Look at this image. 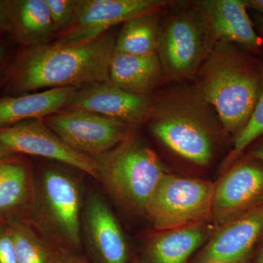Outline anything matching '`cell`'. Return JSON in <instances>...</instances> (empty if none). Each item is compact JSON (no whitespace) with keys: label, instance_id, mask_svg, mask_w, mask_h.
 I'll return each instance as SVG.
<instances>
[{"label":"cell","instance_id":"obj_13","mask_svg":"<svg viewBox=\"0 0 263 263\" xmlns=\"http://www.w3.org/2000/svg\"><path fill=\"white\" fill-rule=\"evenodd\" d=\"M263 234V202L226 223L195 263H246Z\"/></svg>","mask_w":263,"mask_h":263},{"label":"cell","instance_id":"obj_31","mask_svg":"<svg viewBox=\"0 0 263 263\" xmlns=\"http://www.w3.org/2000/svg\"><path fill=\"white\" fill-rule=\"evenodd\" d=\"M16 155L13 153L10 149H8L6 146H5L3 143H0V160L6 158V157H10V156Z\"/></svg>","mask_w":263,"mask_h":263},{"label":"cell","instance_id":"obj_11","mask_svg":"<svg viewBox=\"0 0 263 263\" xmlns=\"http://www.w3.org/2000/svg\"><path fill=\"white\" fill-rule=\"evenodd\" d=\"M82 238L89 263H129V247L122 228L95 193H90L84 201Z\"/></svg>","mask_w":263,"mask_h":263},{"label":"cell","instance_id":"obj_2","mask_svg":"<svg viewBox=\"0 0 263 263\" xmlns=\"http://www.w3.org/2000/svg\"><path fill=\"white\" fill-rule=\"evenodd\" d=\"M217 44L202 71L199 94L215 108L224 129L237 136L262 91V65L231 43Z\"/></svg>","mask_w":263,"mask_h":263},{"label":"cell","instance_id":"obj_25","mask_svg":"<svg viewBox=\"0 0 263 263\" xmlns=\"http://www.w3.org/2000/svg\"><path fill=\"white\" fill-rule=\"evenodd\" d=\"M0 263H18L9 226L0 220Z\"/></svg>","mask_w":263,"mask_h":263},{"label":"cell","instance_id":"obj_12","mask_svg":"<svg viewBox=\"0 0 263 263\" xmlns=\"http://www.w3.org/2000/svg\"><path fill=\"white\" fill-rule=\"evenodd\" d=\"M153 105L147 95L132 94L105 82L76 89L65 110L94 112L133 126L148 120Z\"/></svg>","mask_w":263,"mask_h":263},{"label":"cell","instance_id":"obj_33","mask_svg":"<svg viewBox=\"0 0 263 263\" xmlns=\"http://www.w3.org/2000/svg\"><path fill=\"white\" fill-rule=\"evenodd\" d=\"M0 37H6L4 31H3V28H2L1 24H0Z\"/></svg>","mask_w":263,"mask_h":263},{"label":"cell","instance_id":"obj_22","mask_svg":"<svg viewBox=\"0 0 263 263\" xmlns=\"http://www.w3.org/2000/svg\"><path fill=\"white\" fill-rule=\"evenodd\" d=\"M160 30L157 12L129 19L116 39V51L135 56L157 53Z\"/></svg>","mask_w":263,"mask_h":263},{"label":"cell","instance_id":"obj_29","mask_svg":"<svg viewBox=\"0 0 263 263\" xmlns=\"http://www.w3.org/2000/svg\"><path fill=\"white\" fill-rule=\"evenodd\" d=\"M252 22H253L256 30L258 31L259 34L263 37V16L256 13L254 16V21Z\"/></svg>","mask_w":263,"mask_h":263},{"label":"cell","instance_id":"obj_19","mask_svg":"<svg viewBox=\"0 0 263 263\" xmlns=\"http://www.w3.org/2000/svg\"><path fill=\"white\" fill-rule=\"evenodd\" d=\"M163 75L157 53L143 56L115 51L109 70V82L132 94L147 95Z\"/></svg>","mask_w":263,"mask_h":263},{"label":"cell","instance_id":"obj_16","mask_svg":"<svg viewBox=\"0 0 263 263\" xmlns=\"http://www.w3.org/2000/svg\"><path fill=\"white\" fill-rule=\"evenodd\" d=\"M0 24L18 47L49 43L56 37L46 0H0Z\"/></svg>","mask_w":263,"mask_h":263},{"label":"cell","instance_id":"obj_4","mask_svg":"<svg viewBox=\"0 0 263 263\" xmlns=\"http://www.w3.org/2000/svg\"><path fill=\"white\" fill-rule=\"evenodd\" d=\"M84 205L80 181L70 171L48 167L36 176L30 219L55 245L82 254Z\"/></svg>","mask_w":263,"mask_h":263},{"label":"cell","instance_id":"obj_23","mask_svg":"<svg viewBox=\"0 0 263 263\" xmlns=\"http://www.w3.org/2000/svg\"><path fill=\"white\" fill-rule=\"evenodd\" d=\"M262 80H263V65ZM263 135V82L262 91L254 107L250 119L245 128L235 137L234 148L231 157L233 160L248 147L252 142Z\"/></svg>","mask_w":263,"mask_h":263},{"label":"cell","instance_id":"obj_10","mask_svg":"<svg viewBox=\"0 0 263 263\" xmlns=\"http://www.w3.org/2000/svg\"><path fill=\"white\" fill-rule=\"evenodd\" d=\"M0 143L16 155L37 156L57 161L98 179L95 157L67 146L41 119L0 127Z\"/></svg>","mask_w":263,"mask_h":263},{"label":"cell","instance_id":"obj_5","mask_svg":"<svg viewBox=\"0 0 263 263\" xmlns=\"http://www.w3.org/2000/svg\"><path fill=\"white\" fill-rule=\"evenodd\" d=\"M193 97L176 94L154 105L148 119L150 129L175 153L194 163L205 165L213 155L209 114L202 97Z\"/></svg>","mask_w":263,"mask_h":263},{"label":"cell","instance_id":"obj_18","mask_svg":"<svg viewBox=\"0 0 263 263\" xmlns=\"http://www.w3.org/2000/svg\"><path fill=\"white\" fill-rule=\"evenodd\" d=\"M76 88H57L37 92L0 96V127L42 119L65 110Z\"/></svg>","mask_w":263,"mask_h":263},{"label":"cell","instance_id":"obj_28","mask_svg":"<svg viewBox=\"0 0 263 263\" xmlns=\"http://www.w3.org/2000/svg\"><path fill=\"white\" fill-rule=\"evenodd\" d=\"M247 9L253 10L263 16V0H243Z\"/></svg>","mask_w":263,"mask_h":263},{"label":"cell","instance_id":"obj_3","mask_svg":"<svg viewBox=\"0 0 263 263\" xmlns=\"http://www.w3.org/2000/svg\"><path fill=\"white\" fill-rule=\"evenodd\" d=\"M95 159L97 180L119 205L133 212L145 213L151 197L167 174L155 152L130 136Z\"/></svg>","mask_w":263,"mask_h":263},{"label":"cell","instance_id":"obj_32","mask_svg":"<svg viewBox=\"0 0 263 263\" xmlns=\"http://www.w3.org/2000/svg\"><path fill=\"white\" fill-rule=\"evenodd\" d=\"M256 263H263V247L261 249L260 252H259L258 255H257Z\"/></svg>","mask_w":263,"mask_h":263},{"label":"cell","instance_id":"obj_17","mask_svg":"<svg viewBox=\"0 0 263 263\" xmlns=\"http://www.w3.org/2000/svg\"><path fill=\"white\" fill-rule=\"evenodd\" d=\"M14 155L0 160V220L29 219L36 197V176L27 159Z\"/></svg>","mask_w":263,"mask_h":263},{"label":"cell","instance_id":"obj_26","mask_svg":"<svg viewBox=\"0 0 263 263\" xmlns=\"http://www.w3.org/2000/svg\"><path fill=\"white\" fill-rule=\"evenodd\" d=\"M15 43L7 37H0V89H2L3 79L15 51Z\"/></svg>","mask_w":263,"mask_h":263},{"label":"cell","instance_id":"obj_9","mask_svg":"<svg viewBox=\"0 0 263 263\" xmlns=\"http://www.w3.org/2000/svg\"><path fill=\"white\" fill-rule=\"evenodd\" d=\"M165 4L160 0H79L75 22L70 29L57 34L53 43L64 46L86 42L117 24L157 12Z\"/></svg>","mask_w":263,"mask_h":263},{"label":"cell","instance_id":"obj_35","mask_svg":"<svg viewBox=\"0 0 263 263\" xmlns=\"http://www.w3.org/2000/svg\"><path fill=\"white\" fill-rule=\"evenodd\" d=\"M216 263H220V262H216Z\"/></svg>","mask_w":263,"mask_h":263},{"label":"cell","instance_id":"obj_6","mask_svg":"<svg viewBox=\"0 0 263 263\" xmlns=\"http://www.w3.org/2000/svg\"><path fill=\"white\" fill-rule=\"evenodd\" d=\"M214 189L210 181L167 174L151 197L144 214L157 230L191 226L212 214Z\"/></svg>","mask_w":263,"mask_h":263},{"label":"cell","instance_id":"obj_8","mask_svg":"<svg viewBox=\"0 0 263 263\" xmlns=\"http://www.w3.org/2000/svg\"><path fill=\"white\" fill-rule=\"evenodd\" d=\"M210 37L198 13L174 15L160 30L157 55L170 77L193 74L209 50Z\"/></svg>","mask_w":263,"mask_h":263},{"label":"cell","instance_id":"obj_24","mask_svg":"<svg viewBox=\"0 0 263 263\" xmlns=\"http://www.w3.org/2000/svg\"><path fill=\"white\" fill-rule=\"evenodd\" d=\"M56 36L67 31L75 22L79 0H46Z\"/></svg>","mask_w":263,"mask_h":263},{"label":"cell","instance_id":"obj_21","mask_svg":"<svg viewBox=\"0 0 263 263\" xmlns=\"http://www.w3.org/2000/svg\"><path fill=\"white\" fill-rule=\"evenodd\" d=\"M18 263H52L60 247L29 219L7 221Z\"/></svg>","mask_w":263,"mask_h":263},{"label":"cell","instance_id":"obj_1","mask_svg":"<svg viewBox=\"0 0 263 263\" xmlns=\"http://www.w3.org/2000/svg\"><path fill=\"white\" fill-rule=\"evenodd\" d=\"M115 51L116 39L108 32L75 44L18 47L5 72L3 96L109 82Z\"/></svg>","mask_w":263,"mask_h":263},{"label":"cell","instance_id":"obj_30","mask_svg":"<svg viewBox=\"0 0 263 263\" xmlns=\"http://www.w3.org/2000/svg\"><path fill=\"white\" fill-rule=\"evenodd\" d=\"M252 157L256 160L260 161L263 163V142L252 150Z\"/></svg>","mask_w":263,"mask_h":263},{"label":"cell","instance_id":"obj_7","mask_svg":"<svg viewBox=\"0 0 263 263\" xmlns=\"http://www.w3.org/2000/svg\"><path fill=\"white\" fill-rule=\"evenodd\" d=\"M43 122L76 152L95 157L130 136V124L86 110H63Z\"/></svg>","mask_w":263,"mask_h":263},{"label":"cell","instance_id":"obj_15","mask_svg":"<svg viewBox=\"0 0 263 263\" xmlns=\"http://www.w3.org/2000/svg\"><path fill=\"white\" fill-rule=\"evenodd\" d=\"M198 5V14L211 41L237 43L259 51L261 40L243 0H205Z\"/></svg>","mask_w":263,"mask_h":263},{"label":"cell","instance_id":"obj_34","mask_svg":"<svg viewBox=\"0 0 263 263\" xmlns=\"http://www.w3.org/2000/svg\"><path fill=\"white\" fill-rule=\"evenodd\" d=\"M137 263H143V262H137Z\"/></svg>","mask_w":263,"mask_h":263},{"label":"cell","instance_id":"obj_20","mask_svg":"<svg viewBox=\"0 0 263 263\" xmlns=\"http://www.w3.org/2000/svg\"><path fill=\"white\" fill-rule=\"evenodd\" d=\"M204 236V230L196 226L167 230L148 243L143 263H187Z\"/></svg>","mask_w":263,"mask_h":263},{"label":"cell","instance_id":"obj_27","mask_svg":"<svg viewBox=\"0 0 263 263\" xmlns=\"http://www.w3.org/2000/svg\"><path fill=\"white\" fill-rule=\"evenodd\" d=\"M52 263H89L82 254L76 253L68 249L61 248L57 250L56 256Z\"/></svg>","mask_w":263,"mask_h":263},{"label":"cell","instance_id":"obj_14","mask_svg":"<svg viewBox=\"0 0 263 263\" xmlns=\"http://www.w3.org/2000/svg\"><path fill=\"white\" fill-rule=\"evenodd\" d=\"M263 197V166L253 162L238 164L214 189L212 212L227 223L260 202Z\"/></svg>","mask_w":263,"mask_h":263}]
</instances>
